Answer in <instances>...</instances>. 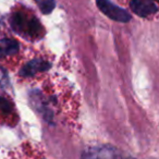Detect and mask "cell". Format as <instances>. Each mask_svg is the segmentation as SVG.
<instances>
[{
    "label": "cell",
    "instance_id": "cell-1",
    "mask_svg": "<svg viewBox=\"0 0 159 159\" xmlns=\"http://www.w3.org/2000/svg\"><path fill=\"white\" fill-rule=\"evenodd\" d=\"M11 26L14 31L32 37H39L43 27L36 18H27L23 13H14L11 18Z\"/></svg>",
    "mask_w": 159,
    "mask_h": 159
},
{
    "label": "cell",
    "instance_id": "cell-2",
    "mask_svg": "<svg viewBox=\"0 0 159 159\" xmlns=\"http://www.w3.org/2000/svg\"><path fill=\"white\" fill-rule=\"evenodd\" d=\"M82 159H134L125 156L121 150L113 146H96L86 149L82 155Z\"/></svg>",
    "mask_w": 159,
    "mask_h": 159
},
{
    "label": "cell",
    "instance_id": "cell-3",
    "mask_svg": "<svg viewBox=\"0 0 159 159\" xmlns=\"http://www.w3.org/2000/svg\"><path fill=\"white\" fill-rule=\"evenodd\" d=\"M96 3H97V7L99 8L100 11L104 14H106L111 20L122 23L129 22L131 20V16L125 10L121 9L109 0H97Z\"/></svg>",
    "mask_w": 159,
    "mask_h": 159
},
{
    "label": "cell",
    "instance_id": "cell-4",
    "mask_svg": "<svg viewBox=\"0 0 159 159\" xmlns=\"http://www.w3.org/2000/svg\"><path fill=\"white\" fill-rule=\"evenodd\" d=\"M130 6L135 14L143 18L150 16L157 11L156 6L152 0H132Z\"/></svg>",
    "mask_w": 159,
    "mask_h": 159
},
{
    "label": "cell",
    "instance_id": "cell-5",
    "mask_svg": "<svg viewBox=\"0 0 159 159\" xmlns=\"http://www.w3.org/2000/svg\"><path fill=\"white\" fill-rule=\"evenodd\" d=\"M50 68V63L45 60H31L30 62H27L20 71V75L24 77H29L32 75L36 74L38 72H43V71H47Z\"/></svg>",
    "mask_w": 159,
    "mask_h": 159
},
{
    "label": "cell",
    "instance_id": "cell-6",
    "mask_svg": "<svg viewBox=\"0 0 159 159\" xmlns=\"http://www.w3.org/2000/svg\"><path fill=\"white\" fill-rule=\"evenodd\" d=\"M19 50V43L14 39L3 38L0 39V58L8 57L16 53Z\"/></svg>",
    "mask_w": 159,
    "mask_h": 159
},
{
    "label": "cell",
    "instance_id": "cell-7",
    "mask_svg": "<svg viewBox=\"0 0 159 159\" xmlns=\"http://www.w3.org/2000/svg\"><path fill=\"white\" fill-rule=\"evenodd\" d=\"M36 5L38 6L39 10L44 14H49L55 9V0H34Z\"/></svg>",
    "mask_w": 159,
    "mask_h": 159
},
{
    "label": "cell",
    "instance_id": "cell-8",
    "mask_svg": "<svg viewBox=\"0 0 159 159\" xmlns=\"http://www.w3.org/2000/svg\"><path fill=\"white\" fill-rule=\"evenodd\" d=\"M12 109H13V106L9 100H7L3 97H0V112L8 115L11 112Z\"/></svg>",
    "mask_w": 159,
    "mask_h": 159
},
{
    "label": "cell",
    "instance_id": "cell-9",
    "mask_svg": "<svg viewBox=\"0 0 159 159\" xmlns=\"http://www.w3.org/2000/svg\"><path fill=\"white\" fill-rule=\"evenodd\" d=\"M6 77H7V74H6V71L3 70L1 66H0V83H2L3 81L6 80Z\"/></svg>",
    "mask_w": 159,
    "mask_h": 159
},
{
    "label": "cell",
    "instance_id": "cell-10",
    "mask_svg": "<svg viewBox=\"0 0 159 159\" xmlns=\"http://www.w3.org/2000/svg\"><path fill=\"white\" fill-rule=\"evenodd\" d=\"M157 1H158V2H159V0H157Z\"/></svg>",
    "mask_w": 159,
    "mask_h": 159
}]
</instances>
